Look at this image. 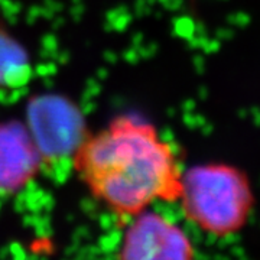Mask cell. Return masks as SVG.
<instances>
[{
    "label": "cell",
    "instance_id": "cell-6",
    "mask_svg": "<svg viewBox=\"0 0 260 260\" xmlns=\"http://www.w3.org/2000/svg\"><path fill=\"white\" fill-rule=\"evenodd\" d=\"M30 65L26 51L0 29V88H16L26 83Z\"/></svg>",
    "mask_w": 260,
    "mask_h": 260
},
{
    "label": "cell",
    "instance_id": "cell-2",
    "mask_svg": "<svg viewBox=\"0 0 260 260\" xmlns=\"http://www.w3.org/2000/svg\"><path fill=\"white\" fill-rule=\"evenodd\" d=\"M185 217L217 237L237 233L253 207L247 177L236 168L208 164L191 168L181 178L179 200Z\"/></svg>",
    "mask_w": 260,
    "mask_h": 260
},
{
    "label": "cell",
    "instance_id": "cell-4",
    "mask_svg": "<svg viewBox=\"0 0 260 260\" xmlns=\"http://www.w3.org/2000/svg\"><path fill=\"white\" fill-rule=\"evenodd\" d=\"M123 234L119 260H194V247L185 233L160 214L142 211Z\"/></svg>",
    "mask_w": 260,
    "mask_h": 260
},
{
    "label": "cell",
    "instance_id": "cell-5",
    "mask_svg": "<svg viewBox=\"0 0 260 260\" xmlns=\"http://www.w3.org/2000/svg\"><path fill=\"white\" fill-rule=\"evenodd\" d=\"M32 135L20 121L0 123V192H18L41 172Z\"/></svg>",
    "mask_w": 260,
    "mask_h": 260
},
{
    "label": "cell",
    "instance_id": "cell-3",
    "mask_svg": "<svg viewBox=\"0 0 260 260\" xmlns=\"http://www.w3.org/2000/svg\"><path fill=\"white\" fill-rule=\"evenodd\" d=\"M42 167L70 159L90 135L74 103L56 94L34 97L28 104V124Z\"/></svg>",
    "mask_w": 260,
    "mask_h": 260
},
{
    "label": "cell",
    "instance_id": "cell-1",
    "mask_svg": "<svg viewBox=\"0 0 260 260\" xmlns=\"http://www.w3.org/2000/svg\"><path fill=\"white\" fill-rule=\"evenodd\" d=\"M73 168L90 192L117 217H135L155 201L175 203L182 172L171 145L150 123L114 117L75 150Z\"/></svg>",
    "mask_w": 260,
    "mask_h": 260
}]
</instances>
